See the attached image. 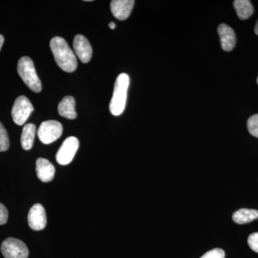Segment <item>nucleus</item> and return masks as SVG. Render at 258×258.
I'll use <instances>...</instances> for the list:
<instances>
[{"mask_svg":"<svg viewBox=\"0 0 258 258\" xmlns=\"http://www.w3.org/2000/svg\"><path fill=\"white\" fill-rule=\"evenodd\" d=\"M50 45L57 66L66 72H74L78 66L77 59L66 40L62 37H55L51 40Z\"/></svg>","mask_w":258,"mask_h":258,"instance_id":"nucleus-1","label":"nucleus"},{"mask_svg":"<svg viewBox=\"0 0 258 258\" xmlns=\"http://www.w3.org/2000/svg\"><path fill=\"white\" fill-rule=\"evenodd\" d=\"M128 86V75L120 74L115 81L113 96L109 106L110 111L113 115H119L124 111Z\"/></svg>","mask_w":258,"mask_h":258,"instance_id":"nucleus-2","label":"nucleus"},{"mask_svg":"<svg viewBox=\"0 0 258 258\" xmlns=\"http://www.w3.org/2000/svg\"><path fill=\"white\" fill-rule=\"evenodd\" d=\"M18 72L19 76L27 86L35 93L42 91L41 81L37 76L33 62L27 56L21 57L18 61Z\"/></svg>","mask_w":258,"mask_h":258,"instance_id":"nucleus-3","label":"nucleus"},{"mask_svg":"<svg viewBox=\"0 0 258 258\" xmlns=\"http://www.w3.org/2000/svg\"><path fill=\"white\" fill-rule=\"evenodd\" d=\"M62 134V125L57 120L42 122L37 131L38 138L42 143L50 144L55 142Z\"/></svg>","mask_w":258,"mask_h":258,"instance_id":"nucleus-4","label":"nucleus"},{"mask_svg":"<svg viewBox=\"0 0 258 258\" xmlns=\"http://www.w3.org/2000/svg\"><path fill=\"white\" fill-rule=\"evenodd\" d=\"M1 251L5 258H28L29 256L26 244L13 237L4 240L1 245Z\"/></svg>","mask_w":258,"mask_h":258,"instance_id":"nucleus-5","label":"nucleus"},{"mask_svg":"<svg viewBox=\"0 0 258 258\" xmlns=\"http://www.w3.org/2000/svg\"><path fill=\"white\" fill-rule=\"evenodd\" d=\"M33 111L34 107L30 100L26 96H20L15 100L12 109V116L16 124L22 125L28 120Z\"/></svg>","mask_w":258,"mask_h":258,"instance_id":"nucleus-6","label":"nucleus"},{"mask_svg":"<svg viewBox=\"0 0 258 258\" xmlns=\"http://www.w3.org/2000/svg\"><path fill=\"white\" fill-rule=\"evenodd\" d=\"M79 148V139L70 137L64 141L56 154V160L61 165H67L73 161Z\"/></svg>","mask_w":258,"mask_h":258,"instance_id":"nucleus-7","label":"nucleus"},{"mask_svg":"<svg viewBox=\"0 0 258 258\" xmlns=\"http://www.w3.org/2000/svg\"><path fill=\"white\" fill-rule=\"evenodd\" d=\"M28 225L33 230H42L47 224L46 213L45 208L40 204H35L29 211Z\"/></svg>","mask_w":258,"mask_h":258,"instance_id":"nucleus-8","label":"nucleus"},{"mask_svg":"<svg viewBox=\"0 0 258 258\" xmlns=\"http://www.w3.org/2000/svg\"><path fill=\"white\" fill-rule=\"evenodd\" d=\"M74 47L76 55L83 63H87L92 57L93 50L88 39L82 35L74 37Z\"/></svg>","mask_w":258,"mask_h":258,"instance_id":"nucleus-9","label":"nucleus"},{"mask_svg":"<svg viewBox=\"0 0 258 258\" xmlns=\"http://www.w3.org/2000/svg\"><path fill=\"white\" fill-rule=\"evenodd\" d=\"M134 0H113L111 3V10L113 16L120 20L128 18L134 6Z\"/></svg>","mask_w":258,"mask_h":258,"instance_id":"nucleus-10","label":"nucleus"},{"mask_svg":"<svg viewBox=\"0 0 258 258\" xmlns=\"http://www.w3.org/2000/svg\"><path fill=\"white\" fill-rule=\"evenodd\" d=\"M55 169L53 164L47 159L39 158L36 161L37 177L43 182H49L53 179Z\"/></svg>","mask_w":258,"mask_h":258,"instance_id":"nucleus-11","label":"nucleus"},{"mask_svg":"<svg viewBox=\"0 0 258 258\" xmlns=\"http://www.w3.org/2000/svg\"><path fill=\"white\" fill-rule=\"evenodd\" d=\"M218 33L222 48L225 51L232 50L236 44V35L233 29L226 24H221L218 28Z\"/></svg>","mask_w":258,"mask_h":258,"instance_id":"nucleus-12","label":"nucleus"},{"mask_svg":"<svg viewBox=\"0 0 258 258\" xmlns=\"http://www.w3.org/2000/svg\"><path fill=\"white\" fill-rule=\"evenodd\" d=\"M75 106H76V101L74 97L71 96L64 97L57 107L59 114L68 119H75L77 117Z\"/></svg>","mask_w":258,"mask_h":258,"instance_id":"nucleus-13","label":"nucleus"},{"mask_svg":"<svg viewBox=\"0 0 258 258\" xmlns=\"http://www.w3.org/2000/svg\"><path fill=\"white\" fill-rule=\"evenodd\" d=\"M233 5L237 16L240 20H247L253 14L254 8L249 0H235Z\"/></svg>","mask_w":258,"mask_h":258,"instance_id":"nucleus-14","label":"nucleus"},{"mask_svg":"<svg viewBox=\"0 0 258 258\" xmlns=\"http://www.w3.org/2000/svg\"><path fill=\"white\" fill-rule=\"evenodd\" d=\"M36 134V126L33 123H28L24 126L21 136V145L25 150H30L33 146Z\"/></svg>","mask_w":258,"mask_h":258,"instance_id":"nucleus-15","label":"nucleus"},{"mask_svg":"<svg viewBox=\"0 0 258 258\" xmlns=\"http://www.w3.org/2000/svg\"><path fill=\"white\" fill-rule=\"evenodd\" d=\"M258 218V211L250 209H240L232 215L234 222L237 224H245Z\"/></svg>","mask_w":258,"mask_h":258,"instance_id":"nucleus-16","label":"nucleus"},{"mask_svg":"<svg viewBox=\"0 0 258 258\" xmlns=\"http://www.w3.org/2000/svg\"><path fill=\"white\" fill-rule=\"evenodd\" d=\"M10 147L9 137L6 129L0 122V152H5Z\"/></svg>","mask_w":258,"mask_h":258,"instance_id":"nucleus-17","label":"nucleus"},{"mask_svg":"<svg viewBox=\"0 0 258 258\" xmlns=\"http://www.w3.org/2000/svg\"><path fill=\"white\" fill-rule=\"evenodd\" d=\"M247 128L251 135L258 138V114L249 117L247 120Z\"/></svg>","mask_w":258,"mask_h":258,"instance_id":"nucleus-18","label":"nucleus"},{"mask_svg":"<svg viewBox=\"0 0 258 258\" xmlns=\"http://www.w3.org/2000/svg\"><path fill=\"white\" fill-rule=\"evenodd\" d=\"M225 253L223 249L215 248L206 252L200 258H225Z\"/></svg>","mask_w":258,"mask_h":258,"instance_id":"nucleus-19","label":"nucleus"},{"mask_svg":"<svg viewBox=\"0 0 258 258\" xmlns=\"http://www.w3.org/2000/svg\"><path fill=\"white\" fill-rule=\"evenodd\" d=\"M247 242L249 247L254 251V252L258 253V232L251 234L247 239Z\"/></svg>","mask_w":258,"mask_h":258,"instance_id":"nucleus-20","label":"nucleus"},{"mask_svg":"<svg viewBox=\"0 0 258 258\" xmlns=\"http://www.w3.org/2000/svg\"><path fill=\"white\" fill-rule=\"evenodd\" d=\"M8 220V209L3 204L0 203V225H5Z\"/></svg>","mask_w":258,"mask_h":258,"instance_id":"nucleus-21","label":"nucleus"},{"mask_svg":"<svg viewBox=\"0 0 258 258\" xmlns=\"http://www.w3.org/2000/svg\"><path fill=\"white\" fill-rule=\"evenodd\" d=\"M5 38L3 35H0V50H1L2 47H3V43H4Z\"/></svg>","mask_w":258,"mask_h":258,"instance_id":"nucleus-22","label":"nucleus"},{"mask_svg":"<svg viewBox=\"0 0 258 258\" xmlns=\"http://www.w3.org/2000/svg\"><path fill=\"white\" fill-rule=\"evenodd\" d=\"M108 27H109V28H111V30H114V29L115 28V23H113V22H111V23H110L109 25H108Z\"/></svg>","mask_w":258,"mask_h":258,"instance_id":"nucleus-23","label":"nucleus"},{"mask_svg":"<svg viewBox=\"0 0 258 258\" xmlns=\"http://www.w3.org/2000/svg\"><path fill=\"white\" fill-rule=\"evenodd\" d=\"M254 32L256 35H258V20L257 23H256L255 27H254Z\"/></svg>","mask_w":258,"mask_h":258,"instance_id":"nucleus-24","label":"nucleus"},{"mask_svg":"<svg viewBox=\"0 0 258 258\" xmlns=\"http://www.w3.org/2000/svg\"><path fill=\"white\" fill-rule=\"evenodd\" d=\"M257 84H258V77H257Z\"/></svg>","mask_w":258,"mask_h":258,"instance_id":"nucleus-25","label":"nucleus"}]
</instances>
